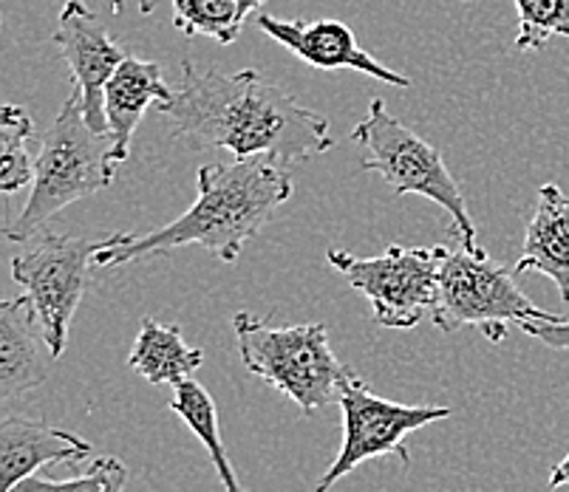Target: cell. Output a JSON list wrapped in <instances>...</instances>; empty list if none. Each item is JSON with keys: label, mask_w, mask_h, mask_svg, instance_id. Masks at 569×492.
Returning a JSON list of instances; mask_svg holds the SVG:
<instances>
[{"label": "cell", "mask_w": 569, "mask_h": 492, "mask_svg": "<svg viewBox=\"0 0 569 492\" xmlns=\"http://www.w3.org/2000/svg\"><path fill=\"white\" fill-rule=\"evenodd\" d=\"M173 133L190 150H230L236 159L269 157L301 164L332 148L329 119L301 106L289 91L263 80L256 69L221 71L182 63V86L159 102Z\"/></svg>", "instance_id": "obj_1"}, {"label": "cell", "mask_w": 569, "mask_h": 492, "mask_svg": "<svg viewBox=\"0 0 569 492\" xmlns=\"http://www.w3.org/2000/svg\"><path fill=\"white\" fill-rule=\"evenodd\" d=\"M199 195L179 219L148 235H131L97 255L100 267H122L142 258L164 255L199 243L224 263H236L250 238L269 224L272 212L292 195V179L276 159H236L232 164H207L196 173Z\"/></svg>", "instance_id": "obj_2"}, {"label": "cell", "mask_w": 569, "mask_h": 492, "mask_svg": "<svg viewBox=\"0 0 569 492\" xmlns=\"http://www.w3.org/2000/svg\"><path fill=\"white\" fill-rule=\"evenodd\" d=\"M117 168L119 164L111 157V137L88 125L80 88L71 86L69 100L40 139L32 193L18 221L7 227V238L18 243L32 238L51 215L106 190L117 175Z\"/></svg>", "instance_id": "obj_3"}, {"label": "cell", "mask_w": 569, "mask_h": 492, "mask_svg": "<svg viewBox=\"0 0 569 492\" xmlns=\"http://www.w3.org/2000/svg\"><path fill=\"white\" fill-rule=\"evenodd\" d=\"M232 329L247 371L292 399L307 416L338 405L355 368L335 357L323 323L272 325L252 312H238Z\"/></svg>", "instance_id": "obj_4"}, {"label": "cell", "mask_w": 569, "mask_h": 492, "mask_svg": "<svg viewBox=\"0 0 569 492\" xmlns=\"http://www.w3.org/2000/svg\"><path fill=\"white\" fill-rule=\"evenodd\" d=\"M351 139L363 148L366 173H380L395 195H422L439 204L453 219V235H459L465 250H482L476 243V224L470 221L468 201L442 153L400 122L388 111L386 102L371 100L369 113L363 122H357Z\"/></svg>", "instance_id": "obj_5"}, {"label": "cell", "mask_w": 569, "mask_h": 492, "mask_svg": "<svg viewBox=\"0 0 569 492\" xmlns=\"http://www.w3.org/2000/svg\"><path fill=\"white\" fill-rule=\"evenodd\" d=\"M439 250V292L431 320L439 331L459 329L485 331L490 343H501L507 325H525L530 320H556L558 314L538 309L516 283V269L493 261L485 250L470 252L459 247Z\"/></svg>", "instance_id": "obj_6"}, {"label": "cell", "mask_w": 569, "mask_h": 492, "mask_svg": "<svg viewBox=\"0 0 569 492\" xmlns=\"http://www.w3.org/2000/svg\"><path fill=\"white\" fill-rule=\"evenodd\" d=\"M128 232H108L102 238L34 232L23 241V252L12 258V278L34 303L43 323L51 354L63 357L69 325L91 287V263Z\"/></svg>", "instance_id": "obj_7"}, {"label": "cell", "mask_w": 569, "mask_h": 492, "mask_svg": "<svg viewBox=\"0 0 569 492\" xmlns=\"http://www.w3.org/2000/svg\"><path fill=\"white\" fill-rule=\"evenodd\" d=\"M326 261L369 300L382 329H413L433 312L439 292L437 247H388L377 258L329 250Z\"/></svg>", "instance_id": "obj_8"}, {"label": "cell", "mask_w": 569, "mask_h": 492, "mask_svg": "<svg viewBox=\"0 0 569 492\" xmlns=\"http://www.w3.org/2000/svg\"><path fill=\"white\" fill-rule=\"evenodd\" d=\"M338 405L343 411V444L329 470L318 479V486H315L318 492H329L363 461L382 459V455H397L402 468H408L411 450L406 439L413 430L453 416L451 408L400 405V402L377 396L369 382L357 376V371L346 380Z\"/></svg>", "instance_id": "obj_9"}, {"label": "cell", "mask_w": 569, "mask_h": 492, "mask_svg": "<svg viewBox=\"0 0 569 492\" xmlns=\"http://www.w3.org/2000/svg\"><path fill=\"white\" fill-rule=\"evenodd\" d=\"M51 43L63 51V60L74 74L71 86L80 88L86 122L97 133H108L106 86L128 51L108 34L100 14L91 12L82 0H66Z\"/></svg>", "instance_id": "obj_10"}, {"label": "cell", "mask_w": 569, "mask_h": 492, "mask_svg": "<svg viewBox=\"0 0 569 492\" xmlns=\"http://www.w3.org/2000/svg\"><path fill=\"white\" fill-rule=\"evenodd\" d=\"M258 29L276 43H281L283 49L292 51L298 60L312 66V69H349L360 71L371 80L386 82V86H411L408 77L397 74L388 66H382L380 60H375L369 51L360 49L355 32L340 20H281L272 18V14H258Z\"/></svg>", "instance_id": "obj_11"}, {"label": "cell", "mask_w": 569, "mask_h": 492, "mask_svg": "<svg viewBox=\"0 0 569 492\" xmlns=\"http://www.w3.org/2000/svg\"><path fill=\"white\" fill-rule=\"evenodd\" d=\"M54 360L43 323L26 294L0 305V396L12 402L20 393L46 385Z\"/></svg>", "instance_id": "obj_12"}, {"label": "cell", "mask_w": 569, "mask_h": 492, "mask_svg": "<svg viewBox=\"0 0 569 492\" xmlns=\"http://www.w3.org/2000/svg\"><path fill=\"white\" fill-rule=\"evenodd\" d=\"M91 450V442L80 433L38 419L7 416L0 422V492H12L20 481L43 470L46 464H77L88 459Z\"/></svg>", "instance_id": "obj_13"}, {"label": "cell", "mask_w": 569, "mask_h": 492, "mask_svg": "<svg viewBox=\"0 0 569 492\" xmlns=\"http://www.w3.org/2000/svg\"><path fill=\"white\" fill-rule=\"evenodd\" d=\"M173 88L164 82L162 66L128 54L106 86V119L111 137L113 162L122 164L131 157V142L144 111L159 102L173 100Z\"/></svg>", "instance_id": "obj_14"}, {"label": "cell", "mask_w": 569, "mask_h": 492, "mask_svg": "<svg viewBox=\"0 0 569 492\" xmlns=\"http://www.w3.org/2000/svg\"><path fill=\"white\" fill-rule=\"evenodd\" d=\"M516 274L541 272L561 292L569 309V195L558 184H545L538 190L536 210L527 224L521 258L516 261Z\"/></svg>", "instance_id": "obj_15"}, {"label": "cell", "mask_w": 569, "mask_h": 492, "mask_svg": "<svg viewBox=\"0 0 569 492\" xmlns=\"http://www.w3.org/2000/svg\"><path fill=\"white\" fill-rule=\"evenodd\" d=\"M204 362V351L193 349L184 340L182 329L170 323H159L153 318H142L133 349L128 354V365L151 385H179L193 380V374Z\"/></svg>", "instance_id": "obj_16"}, {"label": "cell", "mask_w": 569, "mask_h": 492, "mask_svg": "<svg viewBox=\"0 0 569 492\" xmlns=\"http://www.w3.org/2000/svg\"><path fill=\"white\" fill-rule=\"evenodd\" d=\"M168 408L170 413H176V416L188 424L190 433L199 439L201 448L207 450V455L213 459V468L216 473H219L224 492H247V486L238 481L230 455H227L224 439H221L219 428V411H216V402L213 396L207 393V388L196 380L179 382V385L173 388V399H170Z\"/></svg>", "instance_id": "obj_17"}, {"label": "cell", "mask_w": 569, "mask_h": 492, "mask_svg": "<svg viewBox=\"0 0 569 492\" xmlns=\"http://www.w3.org/2000/svg\"><path fill=\"white\" fill-rule=\"evenodd\" d=\"M32 117L18 106H3L0 111V190L7 195L32 188L34 162L29 157Z\"/></svg>", "instance_id": "obj_18"}, {"label": "cell", "mask_w": 569, "mask_h": 492, "mask_svg": "<svg viewBox=\"0 0 569 492\" xmlns=\"http://www.w3.org/2000/svg\"><path fill=\"white\" fill-rule=\"evenodd\" d=\"M173 26L184 38H213L230 46L241 34L244 18L238 0H173Z\"/></svg>", "instance_id": "obj_19"}, {"label": "cell", "mask_w": 569, "mask_h": 492, "mask_svg": "<svg viewBox=\"0 0 569 492\" xmlns=\"http://www.w3.org/2000/svg\"><path fill=\"white\" fill-rule=\"evenodd\" d=\"M128 468L122 459L102 455L91 461V468L74 479H49V475H29L12 492H126Z\"/></svg>", "instance_id": "obj_20"}, {"label": "cell", "mask_w": 569, "mask_h": 492, "mask_svg": "<svg viewBox=\"0 0 569 492\" xmlns=\"http://www.w3.org/2000/svg\"><path fill=\"white\" fill-rule=\"evenodd\" d=\"M519 34L516 51L547 46L550 38H569V0H516Z\"/></svg>", "instance_id": "obj_21"}, {"label": "cell", "mask_w": 569, "mask_h": 492, "mask_svg": "<svg viewBox=\"0 0 569 492\" xmlns=\"http://www.w3.org/2000/svg\"><path fill=\"white\" fill-rule=\"evenodd\" d=\"M525 334L536 337L538 343L550 345L556 351H569V318L556 320H530V323L519 325Z\"/></svg>", "instance_id": "obj_22"}, {"label": "cell", "mask_w": 569, "mask_h": 492, "mask_svg": "<svg viewBox=\"0 0 569 492\" xmlns=\"http://www.w3.org/2000/svg\"><path fill=\"white\" fill-rule=\"evenodd\" d=\"M561 486H569V453L558 461L550 473V490H561Z\"/></svg>", "instance_id": "obj_23"}, {"label": "cell", "mask_w": 569, "mask_h": 492, "mask_svg": "<svg viewBox=\"0 0 569 492\" xmlns=\"http://www.w3.org/2000/svg\"><path fill=\"white\" fill-rule=\"evenodd\" d=\"M263 3H267V0H238V12H241V18L247 20L256 9H261Z\"/></svg>", "instance_id": "obj_24"}, {"label": "cell", "mask_w": 569, "mask_h": 492, "mask_svg": "<svg viewBox=\"0 0 569 492\" xmlns=\"http://www.w3.org/2000/svg\"><path fill=\"white\" fill-rule=\"evenodd\" d=\"M137 7L142 14H151L153 7H157V0H137Z\"/></svg>", "instance_id": "obj_25"}]
</instances>
